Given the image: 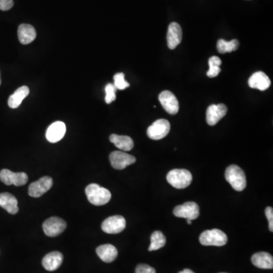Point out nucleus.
Segmentation results:
<instances>
[{"label":"nucleus","mask_w":273,"mask_h":273,"mask_svg":"<svg viewBox=\"0 0 273 273\" xmlns=\"http://www.w3.org/2000/svg\"><path fill=\"white\" fill-rule=\"evenodd\" d=\"M226 181L237 192H242L247 186L245 173L236 165H231L226 170Z\"/></svg>","instance_id":"obj_2"},{"label":"nucleus","mask_w":273,"mask_h":273,"mask_svg":"<svg viewBox=\"0 0 273 273\" xmlns=\"http://www.w3.org/2000/svg\"><path fill=\"white\" fill-rule=\"evenodd\" d=\"M126 227V221L121 216H113L105 219L102 223V230L108 234H118Z\"/></svg>","instance_id":"obj_8"},{"label":"nucleus","mask_w":273,"mask_h":273,"mask_svg":"<svg viewBox=\"0 0 273 273\" xmlns=\"http://www.w3.org/2000/svg\"><path fill=\"white\" fill-rule=\"evenodd\" d=\"M199 242L203 246L222 247L227 244L228 237L226 233L219 229L206 230L199 236Z\"/></svg>","instance_id":"obj_4"},{"label":"nucleus","mask_w":273,"mask_h":273,"mask_svg":"<svg viewBox=\"0 0 273 273\" xmlns=\"http://www.w3.org/2000/svg\"><path fill=\"white\" fill-rule=\"evenodd\" d=\"M110 141L118 149L123 151H130L134 148V141L128 136L112 134Z\"/></svg>","instance_id":"obj_23"},{"label":"nucleus","mask_w":273,"mask_h":273,"mask_svg":"<svg viewBox=\"0 0 273 273\" xmlns=\"http://www.w3.org/2000/svg\"><path fill=\"white\" fill-rule=\"evenodd\" d=\"M97 254L105 263H112L118 257V250L112 244H103L97 247Z\"/></svg>","instance_id":"obj_20"},{"label":"nucleus","mask_w":273,"mask_h":273,"mask_svg":"<svg viewBox=\"0 0 273 273\" xmlns=\"http://www.w3.org/2000/svg\"><path fill=\"white\" fill-rule=\"evenodd\" d=\"M13 0H0V10L8 11L13 7Z\"/></svg>","instance_id":"obj_31"},{"label":"nucleus","mask_w":273,"mask_h":273,"mask_svg":"<svg viewBox=\"0 0 273 273\" xmlns=\"http://www.w3.org/2000/svg\"><path fill=\"white\" fill-rule=\"evenodd\" d=\"M85 193L89 202L94 206H103L107 204L112 197L110 191L97 184L89 185L86 188Z\"/></svg>","instance_id":"obj_1"},{"label":"nucleus","mask_w":273,"mask_h":273,"mask_svg":"<svg viewBox=\"0 0 273 273\" xmlns=\"http://www.w3.org/2000/svg\"><path fill=\"white\" fill-rule=\"evenodd\" d=\"M0 180L6 185L22 186L28 182V178L25 172H13L8 169H2L0 172Z\"/></svg>","instance_id":"obj_10"},{"label":"nucleus","mask_w":273,"mask_h":273,"mask_svg":"<svg viewBox=\"0 0 273 273\" xmlns=\"http://www.w3.org/2000/svg\"><path fill=\"white\" fill-rule=\"evenodd\" d=\"M166 244V238L165 235L159 231H156L151 234V245H150L149 251L157 250L162 248Z\"/></svg>","instance_id":"obj_25"},{"label":"nucleus","mask_w":273,"mask_h":273,"mask_svg":"<svg viewBox=\"0 0 273 273\" xmlns=\"http://www.w3.org/2000/svg\"><path fill=\"white\" fill-rule=\"evenodd\" d=\"M167 44L170 49H175L180 44L182 39V30L179 24L172 22L167 32Z\"/></svg>","instance_id":"obj_14"},{"label":"nucleus","mask_w":273,"mask_h":273,"mask_svg":"<svg viewBox=\"0 0 273 273\" xmlns=\"http://www.w3.org/2000/svg\"><path fill=\"white\" fill-rule=\"evenodd\" d=\"M52 186V178L44 176L39 178V180L31 184L28 188V194L32 197H39L50 190Z\"/></svg>","instance_id":"obj_11"},{"label":"nucleus","mask_w":273,"mask_h":273,"mask_svg":"<svg viewBox=\"0 0 273 273\" xmlns=\"http://www.w3.org/2000/svg\"><path fill=\"white\" fill-rule=\"evenodd\" d=\"M227 112V107L223 103L209 106L206 110V122L210 126L216 125L226 116Z\"/></svg>","instance_id":"obj_13"},{"label":"nucleus","mask_w":273,"mask_h":273,"mask_svg":"<svg viewBox=\"0 0 273 273\" xmlns=\"http://www.w3.org/2000/svg\"><path fill=\"white\" fill-rule=\"evenodd\" d=\"M110 163L115 169L121 170L136 162L134 156L121 151H113L110 155Z\"/></svg>","instance_id":"obj_7"},{"label":"nucleus","mask_w":273,"mask_h":273,"mask_svg":"<svg viewBox=\"0 0 273 273\" xmlns=\"http://www.w3.org/2000/svg\"></svg>","instance_id":"obj_35"},{"label":"nucleus","mask_w":273,"mask_h":273,"mask_svg":"<svg viewBox=\"0 0 273 273\" xmlns=\"http://www.w3.org/2000/svg\"><path fill=\"white\" fill-rule=\"evenodd\" d=\"M0 206L10 214H16L19 209L16 197L9 193L0 194Z\"/></svg>","instance_id":"obj_21"},{"label":"nucleus","mask_w":273,"mask_h":273,"mask_svg":"<svg viewBox=\"0 0 273 273\" xmlns=\"http://www.w3.org/2000/svg\"><path fill=\"white\" fill-rule=\"evenodd\" d=\"M114 86L118 90H124L128 88L130 84L124 79V75L123 73H118L114 76Z\"/></svg>","instance_id":"obj_27"},{"label":"nucleus","mask_w":273,"mask_h":273,"mask_svg":"<svg viewBox=\"0 0 273 273\" xmlns=\"http://www.w3.org/2000/svg\"><path fill=\"white\" fill-rule=\"evenodd\" d=\"M187 222H188V224L192 225V220H190V219H187Z\"/></svg>","instance_id":"obj_33"},{"label":"nucleus","mask_w":273,"mask_h":273,"mask_svg":"<svg viewBox=\"0 0 273 273\" xmlns=\"http://www.w3.org/2000/svg\"><path fill=\"white\" fill-rule=\"evenodd\" d=\"M0 85H1V76H0Z\"/></svg>","instance_id":"obj_34"},{"label":"nucleus","mask_w":273,"mask_h":273,"mask_svg":"<svg viewBox=\"0 0 273 273\" xmlns=\"http://www.w3.org/2000/svg\"><path fill=\"white\" fill-rule=\"evenodd\" d=\"M67 227V224L59 217H51L43 223V229L46 235L56 237L62 234Z\"/></svg>","instance_id":"obj_6"},{"label":"nucleus","mask_w":273,"mask_h":273,"mask_svg":"<svg viewBox=\"0 0 273 273\" xmlns=\"http://www.w3.org/2000/svg\"><path fill=\"white\" fill-rule=\"evenodd\" d=\"M252 264L255 267L264 270H272L273 268V257L267 252H259L251 257Z\"/></svg>","instance_id":"obj_19"},{"label":"nucleus","mask_w":273,"mask_h":273,"mask_svg":"<svg viewBox=\"0 0 273 273\" xmlns=\"http://www.w3.org/2000/svg\"><path fill=\"white\" fill-rule=\"evenodd\" d=\"M171 125L169 121L158 119L154 121L148 128V136L154 141L162 139L168 135L170 131Z\"/></svg>","instance_id":"obj_5"},{"label":"nucleus","mask_w":273,"mask_h":273,"mask_svg":"<svg viewBox=\"0 0 273 273\" xmlns=\"http://www.w3.org/2000/svg\"><path fill=\"white\" fill-rule=\"evenodd\" d=\"M167 182L177 189H184L192 184V175L187 169H172L167 174Z\"/></svg>","instance_id":"obj_3"},{"label":"nucleus","mask_w":273,"mask_h":273,"mask_svg":"<svg viewBox=\"0 0 273 273\" xmlns=\"http://www.w3.org/2000/svg\"><path fill=\"white\" fill-rule=\"evenodd\" d=\"M239 46V42L237 39H233L231 41H226L225 39H220L217 42V50L222 54H225L227 52H234L237 50Z\"/></svg>","instance_id":"obj_24"},{"label":"nucleus","mask_w":273,"mask_h":273,"mask_svg":"<svg viewBox=\"0 0 273 273\" xmlns=\"http://www.w3.org/2000/svg\"><path fill=\"white\" fill-rule=\"evenodd\" d=\"M105 91H106V97H105V101L107 104H110L113 103V101L117 99V95H116V91H117V88L115 87L114 84L113 83H108L106 86L105 88Z\"/></svg>","instance_id":"obj_28"},{"label":"nucleus","mask_w":273,"mask_h":273,"mask_svg":"<svg viewBox=\"0 0 273 273\" xmlns=\"http://www.w3.org/2000/svg\"><path fill=\"white\" fill-rule=\"evenodd\" d=\"M135 273H156V270L147 264H139L136 267Z\"/></svg>","instance_id":"obj_29"},{"label":"nucleus","mask_w":273,"mask_h":273,"mask_svg":"<svg viewBox=\"0 0 273 273\" xmlns=\"http://www.w3.org/2000/svg\"><path fill=\"white\" fill-rule=\"evenodd\" d=\"M18 36L20 43L24 45L29 44L36 38V31L32 25L22 24L18 27Z\"/></svg>","instance_id":"obj_18"},{"label":"nucleus","mask_w":273,"mask_h":273,"mask_svg":"<svg viewBox=\"0 0 273 273\" xmlns=\"http://www.w3.org/2000/svg\"><path fill=\"white\" fill-rule=\"evenodd\" d=\"M63 256L59 251L51 252L43 257L42 264L47 271H55L62 265Z\"/></svg>","instance_id":"obj_17"},{"label":"nucleus","mask_w":273,"mask_h":273,"mask_svg":"<svg viewBox=\"0 0 273 273\" xmlns=\"http://www.w3.org/2000/svg\"><path fill=\"white\" fill-rule=\"evenodd\" d=\"M249 87L264 91L271 85L270 78L263 72H257L250 76L248 80Z\"/></svg>","instance_id":"obj_16"},{"label":"nucleus","mask_w":273,"mask_h":273,"mask_svg":"<svg viewBox=\"0 0 273 273\" xmlns=\"http://www.w3.org/2000/svg\"><path fill=\"white\" fill-rule=\"evenodd\" d=\"M66 132V124L62 121H56L48 128L46 138L49 142L56 143L64 138Z\"/></svg>","instance_id":"obj_15"},{"label":"nucleus","mask_w":273,"mask_h":273,"mask_svg":"<svg viewBox=\"0 0 273 273\" xmlns=\"http://www.w3.org/2000/svg\"><path fill=\"white\" fill-rule=\"evenodd\" d=\"M174 215L177 217L195 220L199 216V206L195 202H186L174 209Z\"/></svg>","instance_id":"obj_9"},{"label":"nucleus","mask_w":273,"mask_h":273,"mask_svg":"<svg viewBox=\"0 0 273 273\" xmlns=\"http://www.w3.org/2000/svg\"><path fill=\"white\" fill-rule=\"evenodd\" d=\"M29 93V88L27 86H22L17 89L15 93L8 98V107L12 109L18 108L22 104V101L28 97Z\"/></svg>","instance_id":"obj_22"},{"label":"nucleus","mask_w":273,"mask_h":273,"mask_svg":"<svg viewBox=\"0 0 273 273\" xmlns=\"http://www.w3.org/2000/svg\"><path fill=\"white\" fill-rule=\"evenodd\" d=\"M266 216L269 221V228L271 233L273 232V209L271 206L266 208Z\"/></svg>","instance_id":"obj_30"},{"label":"nucleus","mask_w":273,"mask_h":273,"mask_svg":"<svg viewBox=\"0 0 273 273\" xmlns=\"http://www.w3.org/2000/svg\"><path fill=\"white\" fill-rule=\"evenodd\" d=\"M178 273H195V272L192 270H189V269H185L183 271L179 272Z\"/></svg>","instance_id":"obj_32"},{"label":"nucleus","mask_w":273,"mask_h":273,"mask_svg":"<svg viewBox=\"0 0 273 273\" xmlns=\"http://www.w3.org/2000/svg\"><path fill=\"white\" fill-rule=\"evenodd\" d=\"M209 69L206 73L207 77L213 78L219 76V73L221 72L220 66L222 65V60L218 56H212L209 59Z\"/></svg>","instance_id":"obj_26"},{"label":"nucleus","mask_w":273,"mask_h":273,"mask_svg":"<svg viewBox=\"0 0 273 273\" xmlns=\"http://www.w3.org/2000/svg\"><path fill=\"white\" fill-rule=\"evenodd\" d=\"M159 100L164 110L170 115H175L179 110V103L173 93L164 90L159 95Z\"/></svg>","instance_id":"obj_12"}]
</instances>
